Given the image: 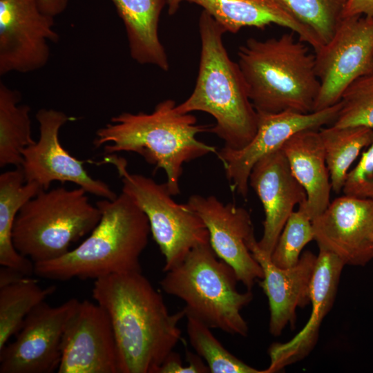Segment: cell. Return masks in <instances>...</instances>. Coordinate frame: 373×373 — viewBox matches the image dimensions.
<instances>
[{
    "label": "cell",
    "mask_w": 373,
    "mask_h": 373,
    "mask_svg": "<svg viewBox=\"0 0 373 373\" xmlns=\"http://www.w3.org/2000/svg\"><path fill=\"white\" fill-rule=\"evenodd\" d=\"M92 296L109 316L119 373H158L181 340L184 309L169 313L162 295L142 271L95 280Z\"/></svg>",
    "instance_id": "6da1fadb"
},
{
    "label": "cell",
    "mask_w": 373,
    "mask_h": 373,
    "mask_svg": "<svg viewBox=\"0 0 373 373\" xmlns=\"http://www.w3.org/2000/svg\"><path fill=\"white\" fill-rule=\"evenodd\" d=\"M176 105L167 99L150 113L124 112L115 115L96 131L93 144L96 149L103 146L106 155L124 151L139 154L155 170L165 171L167 188L176 195L180 193L184 164L217 153L215 146L196 137L210 132L212 126L198 124L194 115L178 112Z\"/></svg>",
    "instance_id": "7a4b0ae2"
},
{
    "label": "cell",
    "mask_w": 373,
    "mask_h": 373,
    "mask_svg": "<svg viewBox=\"0 0 373 373\" xmlns=\"http://www.w3.org/2000/svg\"><path fill=\"white\" fill-rule=\"evenodd\" d=\"M95 204L102 216L90 236L59 258L34 263V274L60 281L95 280L142 271L140 258L151 233L145 213L124 192L114 200L102 199Z\"/></svg>",
    "instance_id": "3957f363"
},
{
    "label": "cell",
    "mask_w": 373,
    "mask_h": 373,
    "mask_svg": "<svg viewBox=\"0 0 373 373\" xmlns=\"http://www.w3.org/2000/svg\"><path fill=\"white\" fill-rule=\"evenodd\" d=\"M198 27L201 50L195 85L176 109L181 113H209L216 119L210 132L224 141V147L242 149L256 133L258 112L238 63L230 59L224 46L225 30L205 10L200 14Z\"/></svg>",
    "instance_id": "277c9868"
},
{
    "label": "cell",
    "mask_w": 373,
    "mask_h": 373,
    "mask_svg": "<svg viewBox=\"0 0 373 373\" xmlns=\"http://www.w3.org/2000/svg\"><path fill=\"white\" fill-rule=\"evenodd\" d=\"M294 33L251 37L238 48L237 63L257 112H313L320 90L315 54Z\"/></svg>",
    "instance_id": "5b68a950"
},
{
    "label": "cell",
    "mask_w": 373,
    "mask_h": 373,
    "mask_svg": "<svg viewBox=\"0 0 373 373\" xmlns=\"http://www.w3.org/2000/svg\"><path fill=\"white\" fill-rule=\"evenodd\" d=\"M160 281L167 294L184 301L186 316L231 334L247 336L248 325L241 310L253 299L247 289L240 292L234 269L219 258L210 243L191 251Z\"/></svg>",
    "instance_id": "8992f818"
},
{
    "label": "cell",
    "mask_w": 373,
    "mask_h": 373,
    "mask_svg": "<svg viewBox=\"0 0 373 373\" xmlns=\"http://www.w3.org/2000/svg\"><path fill=\"white\" fill-rule=\"evenodd\" d=\"M79 187L42 189L19 211L13 224L17 251L34 263L59 258L99 223L102 214Z\"/></svg>",
    "instance_id": "52a82bcc"
},
{
    "label": "cell",
    "mask_w": 373,
    "mask_h": 373,
    "mask_svg": "<svg viewBox=\"0 0 373 373\" xmlns=\"http://www.w3.org/2000/svg\"><path fill=\"white\" fill-rule=\"evenodd\" d=\"M113 165L127 194L146 216L153 238L164 258L163 271L180 265L195 247L209 243V231L200 217L186 204L172 198L166 184L130 173L126 160L116 154L104 157Z\"/></svg>",
    "instance_id": "ba28073f"
},
{
    "label": "cell",
    "mask_w": 373,
    "mask_h": 373,
    "mask_svg": "<svg viewBox=\"0 0 373 373\" xmlns=\"http://www.w3.org/2000/svg\"><path fill=\"white\" fill-rule=\"evenodd\" d=\"M315 67L320 90L313 111L337 104L352 83L373 71V16L343 18L315 52Z\"/></svg>",
    "instance_id": "9c48e42d"
},
{
    "label": "cell",
    "mask_w": 373,
    "mask_h": 373,
    "mask_svg": "<svg viewBox=\"0 0 373 373\" xmlns=\"http://www.w3.org/2000/svg\"><path fill=\"white\" fill-rule=\"evenodd\" d=\"M79 300L52 307L44 301L26 316L15 340L0 350V373H51L57 370L66 327Z\"/></svg>",
    "instance_id": "30bf717a"
},
{
    "label": "cell",
    "mask_w": 373,
    "mask_h": 373,
    "mask_svg": "<svg viewBox=\"0 0 373 373\" xmlns=\"http://www.w3.org/2000/svg\"><path fill=\"white\" fill-rule=\"evenodd\" d=\"M55 17L45 14L39 0H0V75L28 73L44 68L50 42L57 43Z\"/></svg>",
    "instance_id": "8fae6325"
},
{
    "label": "cell",
    "mask_w": 373,
    "mask_h": 373,
    "mask_svg": "<svg viewBox=\"0 0 373 373\" xmlns=\"http://www.w3.org/2000/svg\"><path fill=\"white\" fill-rule=\"evenodd\" d=\"M39 137L22 151L23 170L26 182H35L44 190L52 182H72L87 193L114 200L117 195L104 182L92 178L84 166L85 161L70 155L61 144L60 128L70 117L65 113L41 108L36 114Z\"/></svg>",
    "instance_id": "7c38bea8"
},
{
    "label": "cell",
    "mask_w": 373,
    "mask_h": 373,
    "mask_svg": "<svg viewBox=\"0 0 373 373\" xmlns=\"http://www.w3.org/2000/svg\"><path fill=\"white\" fill-rule=\"evenodd\" d=\"M341 106V102L309 113L283 111L278 113L258 112V128L252 140L238 150L221 148L216 155L222 162L226 178L233 191L245 198L249 178L254 164L263 156L282 147L296 133L319 129L333 124Z\"/></svg>",
    "instance_id": "4fadbf2b"
},
{
    "label": "cell",
    "mask_w": 373,
    "mask_h": 373,
    "mask_svg": "<svg viewBox=\"0 0 373 373\" xmlns=\"http://www.w3.org/2000/svg\"><path fill=\"white\" fill-rule=\"evenodd\" d=\"M186 203L204 223L217 256L229 265L239 282L251 290L255 282L262 278L263 272L248 246L255 237L249 213L214 195H193Z\"/></svg>",
    "instance_id": "5bb4252c"
},
{
    "label": "cell",
    "mask_w": 373,
    "mask_h": 373,
    "mask_svg": "<svg viewBox=\"0 0 373 373\" xmlns=\"http://www.w3.org/2000/svg\"><path fill=\"white\" fill-rule=\"evenodd\" d=\"M59 373H119L117 345L106 312L96 302L80 301L61 343Z\"/></svg>",
    "instance_id": "9a60e30c"
},
{
    "label": "cell",
    "mask_w": 373,
    "mask_h": 373,
    "mask_svg": "<svg viewBox=\"0 0 373 373\" xmlns=\"http://www.w3.org/2000/svg\"><path fill=\"white\" fill-rule=\"evenodd\" d=\"M319 249L345 265H365L373 258V200L344 195L312 220Z\"/></svg>",
    "instance_id": "2e32d148"
},
{
    "label": "cell",
    "mask_w": 373,
    "mask_h": 373,
    "mask_svg": "<svg viewBox=\"0 0 373 373\" xmlns=\"http://www.w3.org/2000/svg\"><path fill=\"white\" fill-rule=\"evenodd\" d=\"M249 184L258 195L265 211L263 233L258 246L271 256L295 206L306 200L307 194L293 175L281 148L254 164Z\"/></svg>",
    "instance_id": "e0dca14e"
},
{
    "label": "cell",
    "mask_w": 373,
    "mask_h": 373,
    "mask_svg": "<svg viewBox=\"0 0 373 373\" xmlns=\"http://www.w3.org/2000/svg\"><path fill=\"white\" fill-rule=\"evenodd\" d=\"M257 242L254 237L248 246L262 269L260 286L269 301V330L276 336L288 324L294 326L296 308L310 302V285L317 256L305 251L295 266L280 268L272 262L271 256L260 249Z\"/></svg>",
    "instance_id": "ac0fdd59"
},
{
    "label": "cell",
    "mask_w": 373,
    "mask_h": 373,
    "mask_svg": "<svg viewBox=\"0 0 373 373\" xmlns=\"http://www.w3.org/2000/svg\"><path fill=\"white\" fill-rule=\"evenodd\" d=\"M345 264L334 254L319 249L310 285L312 312L305 325L294 338L269 348L270 365L265 373L276 372L307 356L314 347L321 323L331 309Z\"/></svg>",
    "instance_id": "d6986e66"
},
{
    "label": "cell",
    "mask_w": 373,
    "mask_h": 373,
    "mask_svg": "<svg viewBox=\"0 0 373 373\" xmlns=\"http://www.w3.org/2000/svg\"><path fill=\"white\" fill-rule=\"evenodd\" d=\"M200 6L226 32L237 33L244 27L264 29L271 24L287 28L298 39L318 50L323 44L309 28L299 22L276 0H183Z\"/></svg>",
    "instance_id": "ffe728a7"
},
{
    "label": "cell",
    "mask_w": 373,
    "mask_h": 373,
    "mask_svg": "<svg viewBox=\"0 0 373 373\" xmlns=\"http://www.w3.org/2000/svg\"><path fill=\"white\" fill-rule=\"evenodd\" d=\"M319 129H307L292 135L282 146L290 170L307 194V209L312 219L330 204L332 185Z\"/></svg>",
    "instance_id": "44dd1931"
},
{
    "label": "cell",
    "mask_w": 373,
    "mask_h": 373,
    "mask_svg": "<svg viewBox=\"0 0 373 373\" xmlns=\"http://www.w3.org/2000/svg\"><path fill=\"white\" fill-rule=\"evenodd\" d=\"M126 33L131 58L142 65L169 69L166 52L159 37L161 12L168 0H111Z\"/></svg>",
    "instance_id": "7402d4cb"
},
{
    "label": "cell",
    "mask_w": 373,
    "mask_h": 373,
    "mask_svg": "<svg viewBox=\"0 0 373 373\" xmlns=\"http://www.w3.org/2000/svg\"><path fill=\"white\" fill-rule=\"evenodd\" d=\"M42 189L35 182H26L21 167L0 175V265L28 276L34 274V262L15 249L12 229L20 209Z\"/></svg>",
    "instance_id": "603a6c76"
},
{
    "label": "cell",
    "mask_w": 373,
    "mask_h": 373,
    "mask_svg": "<svg viewBox=\"0 0 373 373\" xmlns=\"http://www.w3.org/2000/svg\"><path fill=\"white\" fill-rule=\"evenodd\" d=\"M19 91L0 83V166L21 167L22 151L35 141L32 136L30 108L19 104Z\"/></svg>",
    "instance_id": "cb8c5ba5"
},
{
    "label": "cell",
    "mask_w": 373,
    "mask_h": 373,
    "mask_svg": "<svg viewBox=\"0 0 373 373\" xmlns=\"http://www.w3.org/2000/svg\"><path fill=\"white\" fill-rule=\"evenodd\" d=\"M332 189L342 191L350 168L361 150L373 142V128L363 126L321 128Z\"/></svg>",
    "instance_id": "d4e9b609"
},
{
    "label": "cell",
    "mask_w": 373,
    "mask_h": 373,
    "mask_svg": "<svg viewBox=\"0 0 373 373\" xmlns=\"http://www.w3.org/2000/svg\"><path fill=\"white\" fill-rule=\"evenodd\" d=\"M55 290V286L41 287L30 276L0 287V350L19 332L28 314Z\"/></svg>",
    "instance_id": "484cf974"
},
{
    "label": "cell",
    "mask_w": 373,
    "mask_h": 373,
    "mask_svg": "<svg viewBox=\"0 0 373 373\" xmlns=\"http://www.w3.org/2000/svg\"><path fill=\"white\" fill-rule=\"evenodd\" d=\"M186 332L195 353L208 365L211 373H265L246 364L230 353L211 332V328L198 319L187 316Z\"/></svg>",
    "instance_id": "4316f807"
},
{
    "label": "cell",
    "mask_w": 373,
    "mask_h": 373,
    "mask_svg": "<svg viewBox=\"0 0 373 373\" xmlns=\"http://www.w3.org/2000/svg\"><path fill=\"white\" fill-rule=\"evenodd\" d=\"M299 22L312 29L323 44L343 19L347 0H276Z\"/></svg>",
    "instance_id": "83f0119b"
},
{
    "label": "cell",
    "mask_w": 373,
    "mask_h": 373,
    "mask_svg": "<svg viewBox=\"0 0 373 373\" xmlns=\"http://www.w3.org/2000/svg\"><path fill=\"white\" fill-rule=\"evenodd\" d=\"M314 239L307 200L298 205L287 220L271 255L272 262L280 268H289L299 261L304 247Z\"/></svg>",
    "instance_id": "f1b7e54d"
},
{
    "label": "cell",
    "mask_w": 373,
    "mask_h": 373,
    "mask_svg": "<svg viewBox=\"0 0 373 373\" xmlns=\"http://www.w3.org/2000/svg\"><path fill=\"white\" fill-rule=\"evenodd\" d=\"M340 102L341 109L332 125L373 128V71L352 83Z\"/></svg>",
    "instance_id": "f546056e"
},
{
    "label": "cell",
    "mask_w": 373,
    "mask_h": 373,
    "mask_svg": "<svg viewBox=\"0 0 373 373\" xmlns=\"http://www.w3.org/2000/svg\"><path fill=\"white\" fill-rule=\"evenodd\" d=\"M342 191L345 195L373 200V142L347 173Z\"/></svg>",
    "instance_id": "4dcf8cb0"
},
{
    "label": "cell",
    "mask_w": 373,
    "mask_h": 373,
    "mask_svg": "<svg viewBox=\"0 0 373 373\" xmlns=\"http://www.w3.org/2000/svg\"><path fill=\"white\" fill-rule=\"evenodd\" d=\"M184 365L179 354L173 351L162 364L158 373H207L209 368L205 361L197 354L186 351Z\"/></svg>",
    "instance_id": "1f68e13d"
},
{
    "label": "cell",
    "mask_w": 373,
    "mask_h": 373,
    "mask_svg": "<svg viewBox=\"0 0 373 373\" xmlns=\"http://www.w3.org/2000/svg\"><path fill=\"white\" fill-rule=\"evenodd\" d=\"M355 16H373V0H347L343 18Z\"/></svg>",
    "instance_id": "d6a6232c"
},
{
    "label": "cell",
    "mask_w": 373,
    "mask_h": 373,
    "mask_svg": "<svg viewBox=\"0 0 373 373\" xmlns=\"http://www.w3.org/2000/svg\"><path fill=\"white\" fill-rule=\"evenodd\" d=\"M68 0H39L41 10L46 15L55 17L67 8Z\"/></svg>",
    "instance_id": "836d02e7"
},
{
    "label": "cell",
    "mask_w": 373,
    "mask_h": 373,
    "mask_svg": "<svg viewBox=\"0 0 373 373\" xmlns=\"http://www.w3.org/2000/svg\"><path fill=\"white\" fill-rule=\"evenodd\" d=\"M21 271L8 266L1 265L0 268V287H3L27 277Z\"/></svg>",
    "instance_id": "e575fe53"
},
{
    "label": "cell",
    "mask_w": 373,
    "mask_h": 373,
    "mask_svg": "<svg viewBox=\"0 0 373 373\" xmlns=\"http://www.w3.org/2000/svg\"><path fill=\"white\" fill-rule=\"evenodd\" d=\"M183 0H168V12L169 15H174L178 10L180 3Z\"/></svg>",
    "instance_id": "d590c367"
}]
</instances>
